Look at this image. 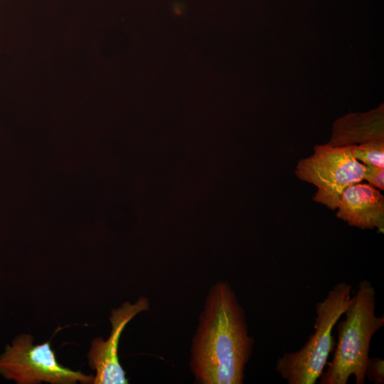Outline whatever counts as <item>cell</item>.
I'll use <instances>...</instances> for the list:
<instances>
[{"mask_svg": "<svg viewBox=\"0 0 384 384\" xmlns=\"http://www.w3.org/2000/svg\"><path fill=\"white\" fill-rule=\"evenodd\" d=\"M384 139L383 107L365 114H351L338 119L327 143L334 146H353Z\"/></svg>", "mask_w": 384, "mask_h": 384, "instance_id": "ba28073f", "label": "cell"}, {"mask_svg": "<svg viewBox=\"0 0 384 384\" xmlns=\"http://www.w3.org/2000/svg\"><path fill=\"white\" fill-rule=\"evenodd\" d=\"M253 346L235 292L227 282H217L208 292L192 338L190 367L195 381L242 384Z\"/></svg>", "mask_w": 384, "mask_h": 384, "instance_id": "6da1fadb", "label": "cell"}, {"mask_svg": "<svg viewBox=\"0 0 384 384\" xmlns=\"http://www.w3.org/2000/svg\"><path fill=\"white\" fill-rule=\"evenodd\" d=\"M375 292L370 282H360L352 302L337 324L338 341L332 360L320 376V384H346L351 375L356 384H364L373 336L384 326L377 316Z\"/></svg>", "mask_w": 384, "mask_h": 384, "instance_id": "7a4b0ae2", "label": "cell"}, {"mask_svg": "<svg viewBox=\"0 0 384 384\" xmlns=\"http://www.w3.org/2000/svg\"><path fill=\"white\" fill-rule=\"evenodd\" d=\"M149 302L142 297L134 304L126 302L112 311L110 321L112 330L109 338L94 339L87 353L90 368L95 370L94 384H127L125 372L118 357V345L121 334L127 324L138 314L148 310Z\"/></svg>", "mask_w": 384, "mask_h": 384, "instance_id": "8992f818", "label": "cell"}, {"mask_svg": "<svg viewBox=\"0 0 384 384\" xmlns=\"http://www.w3.org/2000/svg\"><path fill=\"white\" fill-rule=\"evenodd\" d=\"M351 146L354 157L363 164L384 168V139H374Z\"/></svg>", "mask_w": 384, "mask_h": 384, "instance_id": "9c48e42d", "label": "cell"}, {"mask_svg": "<svg viewBox=\"0 0 384 384\" xmlns=\"http://www.w3.org/2000/svg\"><path fill=\"white\" fill-rule=\"evenodd\" d=\"M336 218L348 225L366 229L384 230V196L368 183H354L343 192L336 208Z\"/></svg>", "mask_w": 384, "mask_h": 384, "instance_id": "52a82bcc", "label": "cell"}, {"mask_svg": "<svg viewBox=\"0 0 384 384\" xmlns=\"http://www.w3.org/2000/svg\"><path fill=\"white\" fill-rule=\"evenodd\" d=\"M364 169V164L354 157L351 146L326 144L316 145L311 156L298 161L295 175L316 187L314 201L334 210L345 189L363 181Z\"/></svg>", "mask_w": 384, "mask_h": 384, "instance_id": "277c9868", "label": "cell"}, {"mask_svg": "<svg viewBox=\"0 0 384 384\" xmlns=\"http://www.w3.org/2000/svg\"><path fill=\"white\" fill-rule=\"evenodd\" d=\"M366 377L375 384L384 383V362L378 357L370 358L366 368Z\"/></svg>", "mask_w": 384, "mask_h": 384, "instance_id": "8fae6325", "label": "cell"}, {"mask_svg": "<svg viewBox=\"0 0 384 384\" xmlns=\"http://www.w3.org/2000/svg\"><path fill=\"white\" fill-rule=\"evenodd\" d=\"M351 286L336 284L316 306L314 331L299 351L284 353L276 363V371L289 384H315L336 345L333 329L352 302Z\"/></svg>", "mask_w": 384, "mask_h": 384, "instance_id": "3957f363", "label": "cell"}, {"mask_svg": "<svg viewBox=\"0 0 384 384\" xmlns=\"http://www.w3.org/2000/svg\"><path fill=\"white\" fill-rule=\"evenodd\" d=\"M365 169L363 180H366L372 186L383 191L384 189V168L375 165H364Z\"/></svg>", "mask_w": 384, "mask_h": 384, "instance_id": "30bf717a", "label": "cell"}, {"mask_svg": "<svg viewBox=\"0 0 384 384\" xmlns=\"http://www.w3.org/2000/svg\"><path fill=\"white\" fill-rule=\"evenodd\" d=\"M0 373L21 384L92 383L94 376L60 364L49 342L33 345L28 334L18 336L0 356Z\"/></svg>", "mask_w": 384, "mask_h": 384, "instance_id": "5b68a950", "label": "cell"}]
</instances>
